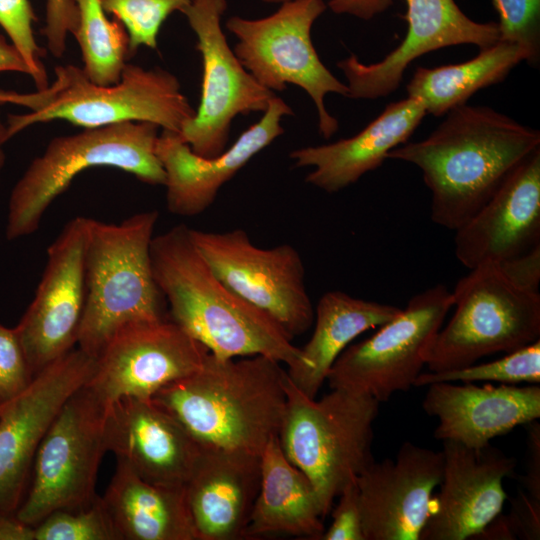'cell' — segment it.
I'll return each mask as SVG.
<instances>
[{
  "instance_id": "cell-24",
  "label": "cell",
  "mask_w": 540,
  "mask_h": 540,
  "mask_svg": "<svg viewBox=\"0 0 540 540\" xmlns=\"http://www.w3.org/2000/svg\"><path fill=\"white\" fill-rule=\"evenodd\" d=\"M260 476V456L203 447L184 487L198 540L244 539Z\"/></svg>"
},
{
  "instance_id": "cell-30",
  "label": "cell",
  "mask_w": 540,
  "mask_h": 540,
  "mask_svg": "<svg viewBox=\"0 0 540 540\" xmlns=\"http://www.w3.org/2000/svg\"><path fill=\"white\" fill-rule=\"evenodd\" d=\"M78 9L77 41L87 78L98 85L119 81L131 57L129 36L122 23L110 20L100 0H74Z\"/></svg>"
},
{
  "instance_id": "cell-20",
  "label": "cell",
  "mask_w": 540,
  "mask_h": 540,
  "mask_svg": "<svg viewBox=\"0 0 540 540\" xmlns=\"http://www.w3.org/2000/svg\"><path fill=\"white\" fill-rule=\"evenodd\" d=\"M407 33L381 61L361 62L351 54L337 62L347 80L348 98L377 99L393 93L406 68L434 50L461 44L480 49L499 41L498 23H479L467 17L454 0H405Z\"/></svg>"
},
{
  "instance_id": "cell-8",
  "label": "cell",
  "mask_w": 540,
  "mask_h": 540,
  "mask_svg": "<svg viewBox=\"0 0 540 540\" xmlns=\"http://www.w3.org/2000/svg\"><path fill=\"white\" fill-rule=\"evenodd\" d=\"M55 75L62 86L48 104L8 116L9 139L32 125L54 120L83 128L151 122L179 133L196 113L177 77L160 67L127 63L119 81L110 85L91 82L80 67L70 64L57 66Z\"/></svg>"
},
{
  "instance_id": "cell-41",
  "label": "cell",
  "mask_w": 540,
  "mask_h": 540,
  "mask_svg": "<svg viewBox=\"0 0 540 540\" xmlns=\"http://www.w3.org/2000/svg\"><path fill=\"white\" fill-rule=\"evenodd\" d=\"M527 454L525 475L519 477L522 489L540 499V424L537 420L526 424Z\"/></svg>"
},
{
  "instance_id": "cell-14",
  "label": "cell",
  "mask_w": 540,
  "mask_h": 540,
  "mask_svg": "<svg viewBox=\"0 0 540 540\" xmlns=\"http://www.w3.org/2000/svg\"><path fill=\"white\" fill-rule=\"evenodd\" d=\"M95 364V358L74 348L0 409V513L16 514L41 441L68 398L89 381Z\"/></svg>"
},
{
  "instance_id": "cell-37",
  "label": "cell",
  "mask_w": 540,
  "mask_h": 540,
  "mask_svg": "<svg viewBox=\"0 0 540 540\" xmlns=\"http://www.w3.org/2000/svg\"><path fill=\"white\" fill-rule=\"evenodd\" d=\"M34 377L16 328L0 324V409L25 391Z\"/></svg>"
},
{
  "instance_id": "cell-28",
  "label": "cell",
  "mask_w": 540,
  "mask_h": 540,
  "mask_svg": "<svg viewBox=\"0 0 540 540\" xmlns=\"http://www.w3.org/2000/svg\"><path fill=\"white\" fill-rule=\"evenodd\" d=\"M101 497L120 540H198L184 488L149 483L117 461Z\"/></svg>"
},
{
  "instance_id": "cell-36",
  "label": "cell",
  "mask_w": 540,
  "mask_h": 540,
  "mask_svg": "<svg viewBox=\"0 0 540 540\" xmlns=\"http://www.w3.org/2000/svg\"><path fill=\"white\" fill-rule=\"evenodd\" d=\"M481 540L540 539V499L522 488L507 515L501 513L476 538Z\"/></svg>"
},
{
  "instance_id": "cell-40",
  "label": "cell",
  "mask_w": 540,
  "mask_h": 540,
  "mask_svg": "<svg viewBox=\"0 0 540 540\" xmlns=\"http://www.w3.org/2000/svg\"><path fill=\"white\" fill-rule=\"evenodd\" d=\"M498 265L507 279L515 286L538 292L540 283V245Z\"/></svg>"
},
{
  "instance_id": "cell-34",
  "label": "cell",
  "mask_w": 540,
  "mask_h": 540,
  "mask_svg": "<svg viewBox=\"0 0 540 540\" xmlns=\"http://www.w3.org/2000/svg\"><path fill=\"white\" fill-rule=\"evenodd\" d=\"M499 15V40L516 44L524 61L540 62V0H493Z\"/></svg>"
},
{
  "instance_id": "cell-32",
  "label": "cell",
  "mask_w": 540,
  "mask_h": 540,
  "mask_svg": "<svg viewBox=\"0 0 540 540\" xmlns=\"http://www.w3.org/2000/svg\"><path fill=\"white\" fill-rule=\"evenodd\" d=\"M107 14L119 20L129 36L131 56L144 46L157 49L162 24L193 0H100Z\"/></svg>"
},
{
  "instance_id": "cell-19",
  "label": "cell",
  "mask_w": 540,
  "mask_h": 540,
  "mask_svg": "<svg viewBox=\"0 0 540 540\" xmlns=\"http://www.w3.org/2000/svg\"><path fill=\"white\" fill-rule=\"evenodd\" d=\"M293 115L292 108L275 95L260 120L215 157L196 154L178 132L162 129L155 153L165 172L168 211L181 217H194L207 210L221 187L284 133L282 118Z\"/></svg>"
},
{
  "instance_id": "cell-16",
  "label": "cell",
  "mask_w": 540,
  "mask_h": 540,
  "mask_svg": "<svg viewBox=\"0 0 540 540\" xmlns=\"http://www.w3.org/2000/svg\"><path fill=\"white\" fill-rule=\"evenodd\" d=\"M208 349L169 318L118 331L96 358L86 385L108 406L127 397L151 399L195 372Z\"/></svg>"
},
{
  "instance_id": "cell-3",
  "label": "cell",
  "mask_w": 540,
  "mask_h": 540,
  "mask_svg": "<svg viewBox=\"0 0 540 540\" xmlns=\"http://www.w3.org/2000/svg\"><path fill=\"white\" fill-rule=\"evenodd\" d=\"M286 376L280 362L262 355L222 359L209 352L195 372L151 399L201 446L260 456L280 432Z\"/></svg>"
},
{
  "instance_id": "cell-6",
  "label": "cell",
  "mask_w": 540,
  "mask_h": 540,
  "mask_svg": "<svg viewBox=\"0 0 540 540\" xmlns=\"http://www.w3.org/2000/svg\"><path fill=\"white\" fill-rule=\"evenodd\" d=\"M159 128L151 122H124L51 139L11 190L6 238L36 232L49 206L89 168L112 167L143 183L164 186L165 172L155 153Z\"/></svg>"
},
{
  "instance_id": "cell-27",
  "label": "cell",
  "mask_w": 540,
  "mask_h": 540,
  "mask_svg": "<svg viewBox=\"0 0 540 540\" xmlns=\"http://www.w3.org/2000/svg\"><path fill=\"white\" fill-rule=\"evenodd\" d=\"M401 308L329 291L314 309V330L301 351V362L287 370L291 382L307 397L316 398L341 353L363 332L392 320Z\"/></svg>"
},
{
  "instance_id": "cell-39",
  "label": "cell",
  "mask_w": 540,
  "mask_h": 540,
  "mask_svg": "<svg viewBox=\"0 0 540 540\" xmlns=\"http://www.w3.org/2000/svg\"><path fill=\"white\" fill-rule=\"evenodd\" d=\"M78 9L74 0H46L45 26L42 30L47 47L54 57H61L66 49L68 35H74L78 26Z\"/></svg>"
},
{
  "instance_id": "cell-2",
  "label": "cell",
  "mask_w": 540,
  "mask_h": 540,
  "mask_svg": "<svg viewBox=\"0 0 540 540\" xmlns=\"http://www.w3.org/2000/svg\"><path fill=\"white\" fill-rule=\"evenodd\" d=\"M189 229L176 225L151 242L152 270L168 318L218 358L262 355L288 370L297 368L300 348L277 323L217 278Z\"/></svg>"
},
{
  "instance_id": "cell-31",
  "label": "cell",
  "mask_w": 540,
  "mask_h": 540,
  "mask_svg": "<svg viewBox=\"0 0 540 540\" xmlns=\"http://www.w3.org/2000/svg\"><path fill=\"white\" fill-rule=\"evenodd\" d=\"M498 384H540V339L505 353L494 361L440 372L420 373L414 386H428L436 382H478Z\"/></svg>"
},
{
  "instance_id": "cell-15",
  "label": "cell",
  "mask_w": 540,
  "mask_h": 540,
  "mask_svg": "<svg viewBox=\"0 0 540 540\" xmlns=\"http://www.w3.org/2000/svg\"><path fill=\"white\" fill-rule=\"evenodd\" d=\"M87 219L68 221L49 245L35 296L15 326L34 376L77 345L86 299Z\"/></svg>"
},
{
  "instance_id": "cell-44",
  "label": "cell",
  "mask_w": 540,
  "mask_h": 540,
  "mask_svg": "<svg viewBox=\"0 0 540 540\" xmlns=\"http://www.w3.org/2000/svg\"><path fill=\"white\" fill-rule=\"evenodd\" d=\"M0 540H34V527L16 514L0 513Z\"/></svg>"
},
{
  "instance_id": "cell-45",
  "label": "cell",
  "mask_w": 540,
  "mask_h": 540,
  "mask_svg": "<svg viewBox=\"0 0 540 540\" xmlns=\"http://www.w3.org/2000/svg\"><path fill=\"white\" fill-rule=\"evenodd\" d=\"M17 72L28 76L30 69L17 48L0 34V73Z\"/></svg>"
},
{
  "instance_id": "cell-33",
  "label": "cell",
  "mask_w": 540,
  "mask_h": 540,
  "mask_svg": "<svg viewBox=\"0 0 540 540\" xmlns=\"http://www.w3.org/2000/svg\"><path fill=\"white\" fill-rule=\"evenodd\" d=\"M34 540H120L102 497L88 507L58 510L34 526Z\"/></svg>"
},
{
  "instance_id": "cell-9",
  "label": "cell",
  "mask_w": 540,
  "mask_h": 540,
  "mask_svg": "<svg viewBox=\"0 0 540 540\" xmlns=\"http://www.w3.org/2000/svg\"><path fill=\"white\" fill-rule=\"evenodd\" d=\"M326 8L323 0H289L267 17L232 16L225 26L237 39L235 55L258 83L273 92L296 85L309 95L317 110L318 131L329 139L339 124L327 111L325 96L347 97L348 87L322 63L312 42V26Z\"/></svg>"
},
{
  "instance_id": "cell-23",
  "label": "cell",
  "mask_w": 540,
  "mask_h": 540,
  "mask_svg": "<svg viewBox=\"0 0 540 540\" xmlns=\"http://www.w3.org/2000/svg\"><path fill=\"white\" fill-rule=\"evenodd\" d=\"M422 407L438 421L436 439L478 449L540 418V386L436 382L428 385Z\"/></svg>"
},
{
  "instance_id": "cell-13",
  "label": "cell",
  "mask_w": 540,
  "mask_h": 540,
  "mask_svg": "<svg viewBox=\"0 0 540 540\" xmlns=\"http://www.w3.org/2000/svg\"><path fill=\"white\" fill-rule=\"evenodd\" d=\"M227 0H193L181 12L196 35L202 59L200 103L179 135L193 152L215 157L227 149L233 120L264 112L276 95L244 68L221 26Z\"/></svg>"
},
{
  "instance_id": "cell-26",
  "label": "cell",
  "mask_w": 540,
  "mask_h": 540,
  "mask_svg": "<svg viewBox=\"0 0 540 540\" xmlns=\"http://www.w3.org/2000/svg\"><path fill=\"white\" fill-rule=\"evenodd\" d=\"M260 486L244 539L286 534L320 540L325 527L316 492L285 456L278 438L260 455Z\"/></svg>"
},
{
  "instance_id": "cell-46",
  "label": "cell",
  "mask_w": 540,
  "mask_h": 540,
  "mask_svg": "<svg viewBox=\"0 0 540 540\" xmlns=\"http://www.w3.org/2000/svg\"><path fill=\"white\" fill-rule=\"evenodd\" d=\"M9 140L7 124L3 121L0 110V171L5 165L6 154L4 151V145Z\"/></svg>"
},
{
  "instance_id": "cell-1",
  "label": "cell",
  "mask_w": 540,
  "mask_h": 540,
  "mask_svg": "<svg viewBox=\"0 0 540 540\" xmlns=\"http://www.w3.org/2000/svg\"><path fill=\"white\" fill-rule=\"evenodd\" d=\"M538 149V130L490 107L464 104L447 112L427 138L394 148L387 159L421 170L432 221L455 231Z\"/></svg>"
},
{
  "instance_id": "cell-10",
  "label": "cell",
  "mask_w": 540,
  "mask_h": 540,
  "mask_svg": "<svg viewBox=\"0 0 540 540\" xmlns=\"http://www.w3.org/2000/svg\"><path fill=\"white\" fill-rule=\"evenodd\" d=\"M107 405L86 384L65 402L41 441L26 495L16 512L35 526L58 510L90 506L98 497V470L107 452Z\"/></svg>"
},
{
  "instance_id": "cell-21",
  "label": "cell",
  "mask_w": 540,
  "mask_h": 540,
  "mask_svg": "<svg viewBox=\"0 0 540 540\" xmlns=\"http://www.w3.org/2000/svg\"><path fill=\"white\" fill-rule=\"evenodd\" d=\"M105 444L143 480L173 488L185 487L203 449L152 399L133 397L107 406Z\"/></svg>"
},
{
  "instance_id": "cell-38",
  "label": "cell",
  "mask_w": 540,
  "mask_h": 540,
  "mask_svg": "<svg viewBox=\"0 0 540 540\" xmlns=\"http://www.w3.org/2000/svg\"><path fill=\"white\" fill-rule=\"evenodd\" d=\"M332 507V521L320 540H365L356 482L347 484Z\"/></svg>"
},
{
  "instance_id": "cell-7",
  "label": "cell",
  "mask_w": 540,
  "mask_h": 540,
  "mask_svg": "<svg viewBox=\"0 0 540 540\" xmlns=\"http://www.w3.org/2000/svg\"><path fill=\"white\" fill-rule=\"evenodd\" d=\"M455 311L425 353L431 372L466 367L540 339V295L515 286L498 264L470 269L453 291Z\"/></svg>"
},
{
  "instance_id": "cell-17",
  "label": "cell",
  "mask_w": 540,
  "mask_h": 540,
  "mask_svg": "<svg viewBox=\"0 0 540 540\" xmlns=\"http://www.w3.org/2000/svg\"><path fill=\"white\" fill-rule=\"evenodd\" d=\"M443 465L442 451L410 441L374 460L355 480L365 540H420Z\"/></svg>"
},
{
  "instance_id": "cell-35",
  "label": "cell",
  "mask_w": 540,
  "mask_h": 540,
  "mask_svg": "<svg viewBox=\"0 0 540 540\" xmlns=\"http://www.w3.org/2000/svg\"><path fill=\"white\" fill-rule=\"evenodd\" d=\"M36 21L30 0H0V26L27 63L37 90H44L49 86L48 75L33 32Z\"/></svg>"
},
{
  "instance_id": "cell-11",
  "label": "cell",
  "mask_w": 540,
  "mask_h": 540,
  "mask_svg": "<svg viewBox=\"0 0 540 540\" xmlns=\"http://www.w3.org/2000/svg\"><path fill=\"white\" fill-rule=\"evenodd\" d=\"M196 248L217 278L254 306L293 340L313 325L305 267L295 247L260 248L240 228L212 232L190 228Z\"/></svg>"
},
{
  "instance_id": "cell-29",
  "label": "cell",
  "mask_w": 540,
  "mask_h": 540,
  "mask_svg": "<svg viewBox=\"0 0 540 540\" xmlns=\"http://www.w3.org/2000/svg\"><path fill=\"white\" fill-rule=\"evenodd\" d=\"M480 50L463 63L418 67L406 87L408 97L421 101L427 114L439 117L466 104L478 90L502 82L524 61L521 49L511 42L499 40Z\"/></svg>"
},
{
  "instance_id": "cell-4",
  "label": "cell",
  "mask_w": 540,
  "mask_h": 540,
  "mask_svg": "<svg viewBox=\"0 0 540 540\" xmlns=\"http://www.w3.org/2000/svg\"><path fill=\"white\" fill-rule=\"evenodd\" d=\"M158 218L150 210L119 223L87 219L86 299L77 346L95 359L125 326L168 318L150 256Z\"/></svg>"
},
{
  "instance_id": "cell-12",
  "label": "cell",
  "mask_w": 540,
  "mask_h": 540,
  "mask_svg": "<svg viewBox=\"0 0 540 540\" xmlns=\"http://www.w3.org/2000/svg\"><path fill=\"white\" fill-rule=\"evenodd\" d=\"M452 307V292L443 284L415 294L396 317L341 353L327 376L329 387L369 395L380 403L409 390Z\"/></svg>"
},
{
  "instance_id": "cell-5",
  "label": "cell",
  "mask_w": 540,
  "mask_h": 540,
  "mask_svg": "<svg viewBox=\"0 0 540 540\" xmlns=\"http://www.w3.org/2000/svg\"><path fill=\"white\" fill-rule=\"evenodd\" d=\"M285 387L286 409L278 440L287 459L311 482L325 518L344 487L375 460L373 423L380 402L337 388L312 399L288 374Z\"/></svg>"
},
{
  "instance_id": "cell-43",
  "label": "cell",
  "mask_w": 540,
  "mask_h": 540,
  "mask_svg": "<svg viewBox=\"0 0 540 540\" xmlns=\"http://www.w3.org/2000/svg\"><path fill=\"white\" fill-rule=\"evenodd\" d=\"M61 88V82L55 81L44 90H37L34 93H19L16 91L0 89V104L9 103L28 108L30 111L37 110L46 104L57 94Z\"/></svg>"
},
{
  "instance_id": "cell-22",
  "label": "cell",
  "mask_w": 540,
  "mask_h": 540,
  "mask_svg": "<svg viewBox=\"0 0 540 540\" xmlns=\"http://www.w3.org/2000/svg\"><path fill=\"white\" fill-rule=\"evenodd\" d=\"M540 245V149L455 230V256L469 270L500 264Z\"/></svg>"
},
{
  "instance_id": "cell-18",
  "label": "cell",
  "mask_w": 540,
  "mask_h": 540,
  "mask_svg": "<svg viewBox=\"0 0 540 540\" xmlns=\"http://www.w3.org/2000/svg\"><path fill=\"white\" fill-rule=\"evenodd\" d=\"M443 475L420 540L476 539L502 512L503 481L516 460L488 444L470 448L443 441Z\"/></svg>"
},
{
  "instance_id": "cell-42",
  "label": "cell",
  "mask_w": 540,
  "mask_h": 540,
  "mask_svg": "<svg viewBox=\"0 0 540 540\" xmlns=\"http://www.w3.org/2000/svg\"><path fill=\"white\" fill-rule=\"evenodd\" d=\"M265 3H283L289 0H261ZM393 0H330L327 6L336 14H349L363 20H370L384 12Z\"/></svg>"
},
{
  "instance_id": "cell-25",
  "label": "cell",
  "mask_w": 540,
  "mask_h": 540,
  "mask_svg": "<svg viewBox=\"0 0 540 540\" xmlns=\"http://www.w3.org/2000/svg\"><path fill=\"white\" fill-rule=\"evenodd\" d=\"M413 97L389 103L356 135L333 143L293 150L294 167H312L305 182L327 193L338 192L377 169L388 153L406 143L426 115Z\"/></svg>"
}]
</instances>
